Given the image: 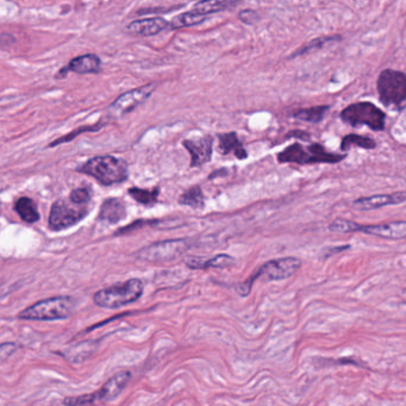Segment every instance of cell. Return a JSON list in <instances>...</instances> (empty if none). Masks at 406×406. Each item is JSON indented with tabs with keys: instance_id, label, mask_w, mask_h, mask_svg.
Listing matches in <instances>:
<instances>
[{
	"instance_id": "3957f363",
	"label": "cell",
	"mask_w": 406,
	"mask_h": 406,
	"mask_svg": "<svg viewBox=\"0 0 406 406\" xmlns=\"http://www.w3.org/2000/svg\"><path fill=\"white\" fill-rule=\"evenodd\" d=\"M80 173L91 176L99 183L110 186L114 183H123L128 179V164L122 159L114 158L112 155L95 156L85 162L78 169Z\"/></svg>"
},
{
	"instance_id": "8992f818",
	"label": "cell",
	"mask_w": 406,
	"mask_h": 406,
	"mask_svg": "<svg viewBox=\"0 0 406 406\" xmlns=\"http://www.w3.org/2000/svg\"><path fill=\"white\" fill-rule=\"evenodd\" d=\"M341 121L351 128L367 127L373 132H383L386 128V114L370 102L351 104L341 111Z\"/></svg>"
},
{
	"instance_id": "ba28073f",
	"label": "cell",
	"mask_w": 406,
	"mask_h": 406,
	"mask_svg": "<svg viewBox=\"0 0 406 406\" xmlns=\"http://www.w3.org/2000/svg\"><path fill=\"white\" fill-rule=\"evenodd\" d=\"M381 103L392 110L404 109L406 100V75L400 70L388 68L381 72L377 81Z\"/></svg>"
},
{
	"instance_id": "ffe728a7",
	"label": "cell",
	"mask_w": 406,
	"mask_h": 406,
	"mask_svg": "<svg viewBox=\"0 0 406 406\" xmlns=\"http://www.w3.org/2000/svg\"><path fill=\"white\" fill-rule=\"evenodd\" d=\"M99 342L97 341H85L81 343H78L74 347L67 349L66 353H63L65 359L72 363H84L88 359L97 349H98Z\"/></svg>"
},
{
	"instance_id": "7402d4cb",
	"label": "cell",
	"mask_w": 406,
	"mask_h": 406,
	"mask_svg": "<svg viewBox=\"0 0 406 406\" xmlns=\"http://www.w3.org/2000/svg\"><path fill=\"white\" fill-rule=\"evenodd\" d=\"M329 111V105H317V107H306V109H299V110L294 111L292 117L296 118L298 121L308 122L311 124H319L326 118V114Z\"/></svg>"
},
{
	"instance_id": "30bf717a",
	"label": "cell",
	"mask_w": 406,
	"mask_h": 406,
	"mask_svg": "<svg viewBox=\"0 0 406 406\" xmlns=\"http://www.w3.org/2000/svg\"><path fill=\"white\" fill-rule=\"evenodd\" d=\"M190 248L191 242L187 238L166 240L146 245L136 252V257L150 264H164L183 257Z\"/></svg>"
},
{
	"instance_id": "83f0119b",
	"label": "cell",
	"mask_w": 406,
	"mask_h": 406,
	"mask_svg": "<svg viewBox=\"0 0 406 406\" xmlns=\"http://www.w3.org/2000/svg\"><path fill=\"white\" fill-rule=\"evenodd\" d=\"M338 40H341V36H338V35H335V36L317 37L315 40H312L311 42H309V43L305 44L303 47H300L298 50L293 53L292 55H291V59H294L297 56L306 55L309 53L322 49L323 47H326V44Z\"/></svg>"
},
{
	"instance_id": "f1b7e54d",
	"label": "cell",
	"mask_w": 406,
	"mask_h": 406,
	"mask_svg": "<svg viewBox=\"0 0 406 406\" xmlns=\"http://www.w3.org/2000/svg\"><path fill=\"white\" fill-rule=\"evenodd\" d=\"M237 17L242 23H245L247 26H254V24L260 22L261 19L260 14L257 10H252V9L242 10L241 12H238Z\"/></svg>"
},
{
	"instance_id": "9a60e30c",
	"label": "cell",
	"mask_w": 406,
	"mask_h": 406,
	"mask_svg": "<svg viewBox=\"0 0 406 406\" xmlns=\"http://www.w3.org/2000/svg\"><path fill=\"white\" fill-rule=\"evenodd\" d=\"M185 265L191 269H209V268H229L236 265V259L229 254H218L213 257H188Z\"/></svg>"
},
{
	"instance_id": "d4e9b609",
	"label": "cell",
	"mask_w": 406,
	"mask_h": 406,
	"mask_svg": "<svg viewBox=\"0 0 406 406\" xmlns=\"http://www.w3.org/2000/svg\"><path fill=\"white\" fill-rule=\"evenodd\" d=\"M15 209L26 223H35L40 220V213L37 211L36 204L30 198H19L18 201H16Z\"/></svg>"
},
{
	"instance_id": "6da1fadb",
	"label": "cell",
	"mask_w": 406,
	"mask_h": 406,
	"mask_svg": "<svg viewBox=\"0 0 406 406\" xmlns=\"http://www.w3.org/2000/svg\"><path fill=\"white\" fill-rule=\"evenodd\" d=\"M347 158L343 153H333L326 149L321 143H312L309 146H303L301 143H293L286 146L285 149L278 153L277 159L279 164H293V165H336Z\"/></svg>"
},
{
	"instance_id": "44dd1931",
	"label": "cell",
	"mask_w": 406,
	"mask_h": 406,
	"mask_svg": "<svg viewBox=\"0 0 406 406\" xmlns=\"http://www.w3.org/2000/svg\"><path fill=\"white\" fill-rule=\"evenodd\" d=\"M180 205L187 206L193 210H203L205 208V196L199 185H194L185 191L178 201Z\"/></svg>"
},
{
	"instance_id": "52a82bcc",
	"label": "cell",
	"mask_w": 406,
	"mask_h": 406,
	"mask_svg": "<svg viewBox=\"0 0 406 406\" xmlns=\"http://www.w3.org/2000/svg\"><path fill=\"white\" fill-rule=\"evenodd\" d=\"M329 230L337 234H349V233H363L386 240H402L406 235V223L404 220H397L385 224L355 223L353 220L337 218L330 223Z\"/></svg>"
},
{
	"instance_id": "5b68a950",
	"label": "cell",
	"mask_w": 406,
	"mask_h": 406,
	"mask_svg": "<svg viewBox=\"0 0 406 406\" xmlns=\"http://www.w3.org/2000/svg\"><path fill=\"white\" fill-rule=\"evenodd\" d=\"M74 306L75 301L72 297H52L24 309L22 312H19L18 319L23 321L66 319L73 314Z\"/></svg>"
},
{
	"instance_id": "603a6c76",
	"label": "cell",
	"mask_w": 406,
	"mask_h": 406,
	"mask_svg": "<svg viewBox=\"0 0 406 406\" xmlns=\"http://www.w3.org/2000/svg\"><path fill=\"white\" fill-rule=\"evenodd\" d=\"M353 148H361V149L372 150L377 148V142L368 136L356 135V134H349L344 136L341 141V151L343 154H347V151Z\"/></svg>"
},
{
	"instance_id": "4dcf8cb0",
	"label": "cell",
	"mask_w": 406,
	"mask_h": 406,
	"mask_svg": "<svg viewBox=\"0 0 406 406\" xmlns=\"http://www.w3.org/2000/svg\"><path fill=\"white\" fill-rule=\"evenodd\" d=\"M99 127H92V128H81L80 130H77V132H73L72 134L73 135H67L63 139H56L55 142L53 143L52 146H55V144H60V143L66 142V141H70V139H73L74 136L79 135L81 132H85V130H87V132H95V130H98Z\"/></svg>"
},
{
	"instance_id": "d6986e66",
	"label": "cell",
	"mask_w": 406,
	"mask_h": 406,
	"mask_svg": "<svg viewBox=\"0 0 406 406\" xmlns=\"http://www.w3.org/2000/svg\"><path fill=\"white\" fill-rule=\"evenodd\" d=\"M127 217V208L121 199L111 198L104 201L99 218L107 220L109 223L114 224L121 222Z\"/></svg>"
},
{
	"instance_id": "2e32d148",
	"label": "cell",
	"mask_w": 406,
	"mask_h": 406,
	"mask_svg": "<svg viewBox=\"0 0 406 406\" xmlns=\"http://www.w3.org/2000/svg\"><path fill=\"white\" fill-rule=\"evenodd\" d=\"M167 28H169V22L161 17H154V18L134 21L129 24L128 31L132 35H139V36H154Z\"/></svg>"
},
{
	"instance_id": "8fae6325",
	"label": "cell",
	"mask_w": 406,
	"mask_h": 406,
	"mask_svg": "<svg viewBox=\"0 0 406 406\" xmlns=\"http://www.w3.org/2000/svg\"><path fill=\"white\" fill-rule=\"evenodd\" d=\"M88 213V203L73 199H60L53 204L49 216V227L53 230H63L73 227Z\"/></svg>"
},
{
	"instance_id": "4316f807",
	"label": "cell",
	"mask_w": 406,
	"mask_h": 406,
	"mask_svg": "<svg viewBox=\"0 0 406 406\" xmlns=\"http://www.w3.org/2000/svg\"><path fill=\"white\" fill-rule=\"evenodd\" d=\"M129 196L135 199L139 204L143 205H153L158 201L159 196H160V188L155 187L151 190H143L139 187H132L128 191Z\"/></svg>"
},
{
	"instance_id": "7a4b0ae2",
	"label": "cell",
	"mask_w": 406,
	"mask_h": 406,
	"mask_svg": "<svg viewBox=\"0 0 406 406\" xmlns=\"http://www.w3.org/2000/svg\"><path fill=\"white\" fill-rule=\"evenodd\" d=\"M300 267H301V261L294 257H280L275 260L267 261L248 280L238 284L236 286V291L240 296H249V293L252 292V285L257 279H262L264 282L285 280L296 274Z\"/></svg>"
},
{
	"instance_id": "4fadbf2b",
	"label": "cell",
	"mask_w": 406,
	"mask_h": 406,
	"mask_svg": "<svg viewBox=\"0 0 406 406\" xmlns=\"http://www.w3.org/2000/svg\"><path fill=\"white\" fill-rule=\"evenodd\" d=\"M183 146L190 154V166L192 169L209 164L213 159V139L210 135L185 139L183 141Z\"/></svg>"
},
{
	"instance_id": "e0dca14e",
	"label": "cell",
	"mask_w": 406,
	"mask_h": 406,
	"mask_svg": "<svg viewBox=\"0 0 406 406\" xmlns=\"http://www.w3.org/2000/svg\"><path fill=\"white\" fill-rule=\"evenodd\" d=\"M218 139V150L222 155H234L238 160H245L248 158V151L238 139L237 132H223L217 135Z\"/></svg>"
},
{
	"instance_id": "7c38bea8",
	"label": "cell",
	"mask_w": 406,
	"mask_h": 406,
	"mask_svg": "<svg viewBox=\"0 0 406 406\" xmlns=\"http://www.w3.org/2000/svg\"><path fill=\"white\" fill-rule=\"evenodd\" d=\"M156 88L155 84L144 85L142 87L135 88L132 91L119 95L114 103L111 104L107 112L111 117L118 118L135 110L141 104L144 103L149 98L151 93Z\"/></svg>"
},
{
	"instance_id": "f546056e",
	"label": "cell",
	"mask_w": 406,
	"mask_h": 406,
	"mask_svg": "<svg viewBox=\"0 0 406 406\" xmlns=\"http://www.w3.org/2000/svg\"><path fill=\"white\" fill-rule=\"evenodd\" d=\"M18 349V346L14 342H5L0 344V361H5L9 359L11 355L15 354Z\"/></svg>"
},
{
	"instance_id": "9c48e42d",
	"label": "cell",
	"mask_w": 406,
	"mask_h": 406,
	"mask_svg": "<svg viewBox=\"0 0 406 406\" xmlns=\"http://www.w3.org/2000/svg\"><path fill=\"white\" fill-rule=\"evenodd\" d=\"M130 379L132 373L129 370H121L111 377L99 391L78 397H68L63 400V404L66 406H87L97 402H109L121 395Z\"/></svg>"
},
{
	"instance_id": "ac0fdd59",
	"label": "cell",
	"mask_w": 406,
	"mask_h": 406,
	"mask_svg": "<svg viewBox=\"0 0 406 406\" xmlns=\"http://www.w3.org/2000/svg\"><path fill=\"white\" fill-rule=\"evenodd\" d=\"M100 66H102V61L95 54L78 56L72 60L68 63V66L65 67L60 74H58V78H63L67 72H74L78 74L97 73L100 70Z\"/></svg>"
},
{
	"instance_id": "484cf974",
	"label": "cell",
	"mask_w": 406,
	"mask_h": 406,
	"mask_svg": "<svg viewBox=\"0 0 406 406\" xmlns=\"http://www.w3.org/2000/svg\"><path fill=\"white\" fill-rule=\"evenodd\" d=\"M205 16L197 15V14L193 11L183 12V14L176 16V17L169 22V28L172 30L183 29V28L199 26V24L205 22Z\"/></svg>"
},
{
	"instance_id": "5bb4252c",
	"label": "cell",
	"mask_w": 406,
	"mask_h": 406,
	"mask_svg": "<svg viewBox=\"0 0 406 406\" xmlns=\"http://www.w3.org/2000/svg\"><path fill=\"white\" fill-rule=\"evenodd\" d=\"M405 191H399L391 194H375L370 197H363L353 201V206L359 211H370L381 209L385 206L399 205L405 203Z\"/></svg>"
},
{
	"instance_id": "cb8c5ba5",
	"label": "cell",
	"mask_w": 406,
	"mask_h": 406,
	"mask_svg": "<svg viewBox=\"0 0 406 406\" xmlns=\"http://www.w3.org/2000/svg\"><path fill=\"white\" fill-rule=\"evenodd\" d=\"M236 5H237V3H234V1H216V0H213V1H198V3L193 5V8H192L191 11L196 12L197 15L208 17V16L213 15V14L233 9Z\"/></svg>"
},
{
	"instance_id": "277c9868",
	"label": "cell",
	"mask_w": 406,
	"mask_h": 406,
	"mask_svg": "<svg viewBox=\"0 0 406 406\" xmlns=\"http://www.w3.org/2000/svg\"><path fill=\"white\" fill-rule=\"evenodd\" d=\"M142 280L129 279L128 282L100 289L93 296V301L99 308L119 309L135 303L142 297Z\"/></svg>"
}]
</instances>
